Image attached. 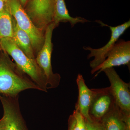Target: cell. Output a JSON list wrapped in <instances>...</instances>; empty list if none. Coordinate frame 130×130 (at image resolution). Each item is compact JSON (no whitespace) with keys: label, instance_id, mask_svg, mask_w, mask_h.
<instances>
[{"label":"cell","instance_id":"obj_1","mask_svg":"<svg viewBox=\"0 0 130 130\" xmlns=\"http://www.w3.org/2000/svg\"><path fill=\"white\" fill-rule=\"evenodd\" d=\"M9 56L2 50L0 52V94L16 96L26 90L41 91Z\"/></svg>","mask_w":130,"mask_h":130},{"label":"cell","instance_id":"obj_2","mask_svg":"<svg viewBox=\"0 0 130 130\" xmlns=\"http://www.w3.org/2000/svg\"><path fill=\"white\" fill-rule=\"evenodd\" d=\"M1 44L3 51L12 57L18 67L40 88L41 91L47 92L46 76L36 59L28 57L11 38H1Z\"/></svg>","mask_w":130,"mask_h":130},{"label":"cell","instance_id":"obj_3","mask_svg":"<svg viewBox=\"0 0 130 130\" xmlns=\"http://www.w3.org/2000/svg\"><path fill=\"white\" fill-rule=\"evenodd\" d=\"M10 13L19 27L29 35L36 56L44 43L45 32L36 26L19 0H8Z\"/></svg>","mask_w":130,"mask_h":130},{"label":"cell","instance_id":"obj_4","mask_svg":"<svg viewBox=\"0 0 130 130\" xmlns=\"http://www.w3.org/2000/svg\"><path fill=\"white\" fill-rule=\"evenodd\" d=\"M55 25L53 23L46 28L44 43L36 57L38 64L42 70L46 79L48 89L55 88L59 85L61 77L54 73L51 65V55L53 50L52 35Z\"/></svg>","mask_w":130,"mask_h":130},{"label":"cell","instance_id":"obj_5","mask_svg":"<svg viewBox=\"0 0 130 130\" xmlns=\"http://www.w3.org/2000/svg\"><path fill=\"white\" fill-rule=\"evenodd\" d=\"M19 100V95L0 94L3 110V130H29L21 114Z\"/></svg>","mask_w":130,"mask_h":130},{"label":"cell","instance_id":"obj_6","mask_svg":"<svg viewBox=\"0 0 130 130\" xmlns=\"http://www.w3.org/2000/svg\"><path fill=\"white\" fill-rule=\"evenodd\" d=\"M54 0H29L25 9L33 23L45 32L53 23Z\"/></svg>","mask_w":130,"mask_h":130},{"label":"cell","instance_id":"obj_7","mask_svg":"<svg viewBox=\"0 0 130 130\" xmlns=\"http://www.w3.org/2000/svg\"><path fill=\"white\" fill-rule=\"evenodd\" d=\"M96 21L100 24L102 26L109 27L111 34L109 41L102 47L95 49L89 46L83 47L85 50L90 51V53L88 56V59L94 57V59L90 63V66L92 70L97 67L105 60L108 53L113 47L121 35L130 26V20L116 26H110L100 20H96Z\"/></svg>","mask_w":130,"mask_h":130},{"label":"cell","instance_id":"obj_8","mask_svg":"<svg viewBox=\"0 0 130 130\" xmlns=\"http://www.w3.org/2000/svg\"><path fill=\"white\" fill-rule=\"evenodd\" d=\"M110 83V91L121 111L130 113L129 83L123 81L113 68L103 70Z\"/></svg>","mask_w":130,"mask_h":130},{"label":"cell","instance_id":"obj_9","mask_svg":"<svg viewBox=\"0 0 130 130\" xmlns=\"http://www.w3.org/2000/svg\"><path fill=\"white\" fill-rule=\"evenodd\" d=\"M130 41L121 39L116 42L108 53L105 60L97 67L91 70L92 74L97 72L95 77L107 68L126 65L130 69Z\"/></svg>","mask_w":130,"mask_h":130},{"label":"cell","instance_id":"obj_10","mask_svg":"<svg viewBox=\"0 0 130 130\" xmlns=\"http://www.w3.org/2000/svg\"><path fill=\"white\" fill-rule=\"evenodd\" d=\"M93 94L89 114L93 120L101 121L115 102L109 87L93 89Z\"/></svg>","mask_w":130,"mask_h":130},{"label":"cell","instance_id":"obj_11","mask_svg":"<svg viewBox=\"0 0 130 130\" xmlns=\"http://www.w3.org/2000/svg\"><path fill=\"white\" fill-rule=\"evenodd\" d=\"M100 121L105 130H130V113L122 112L116 102Z\"/></svg>","mask_w":130,"mask_h":130},{"label":"cell","instance_id":"obj_12","mask_svg":"<svg viewBox=\"0 0 130 130\" xmlns=\"http://www.w3.org/2000/svg\"><path fill=\"white\" fill-rule=\"evenodd\" d=\"M78 91L77 101L75 109L78 110L83 115L85 120L90 121L92 120L89 114V111L93 94V89L88 88L83 77L78 74L76 79Z\"/></svg>","mask_w":130,"mask_h":130},{"label":"cell","instance_id":"obj_13","mask_svg":"<svg viewBox=\"0 0 130 130\" xmlns=\"http://www.w3.org/2000/svg\"><path fill=\"white\" fill-rule=\"evenodd\" d=\"M13 34L12 39L17 46L28 57L32 59H36V54L30 38L26 32L19 27L13 17Z\"/></svg>","mask_w":130,"mask_h":130},{"label":"cell","instance_id":"obj_14","mask_svg":"<svg viewBox=\"0 0 130 130\" xmlns=\"http://www.w3.org/2000/svg\"><path fill=\"white\" fill-rule=\"evenodd\" d=\"M13 34V17L10 13L7 3L5 9L0 12V38H12Z\"/></svg>","mask_w":130,"mask_h":130},{"label":"cell","instance_id":"obj_15","mask_svg":"<svg viewBox=\"0 0 130 130\" xmlns=\"http://www.w3.org/2000/svg\"><path fill=\"white\" fill-rule=\"evenodd\" d=\"M72 115L75 119L74 130H86L85 119L81 113L75 109Z\"/></svg>","mask_w":130,"mask_h":130},{"label":"cell","instance_id":"obj_16","mask_svg":"<svg viewBox=\"0 0 130 130\" xmlns=\"http://www.w3.org/2000/svg\"><path fill=\"white\" fill-rule=\"evenodd\" d=\"M85 120L86 130H105L101 121L92 120L89 121Z\"/></svg>","mask_w":130,"mask_h":130},{"label":"cell","instance_id":"obj_17","mask_svg":"<svg viewBox=\"0 0 130 130\" xmlns=\"http://www.w3.org/2000/svg\"><path fill=\"white\" fill-rule=\"evenodd\" d=\"M75 119L73 115H70L68 120V130H74Z\"/></svg>","mask_w":130,"mask_h":130},{"label":"cell","instance_id":"obj_18","mask_svg":"<svg viewBox=\"0 0 130 130\" xmlns=\"http://www.w3.org/2000/svg\"><path fill=\"white\" fill-rule=\"evenodd\" d=\"M7 3H6L3 0H0V12L2 11L6 7Z\"/></svg>","mask_w":130,"mask_h":130},{"label":"cell","instance_id":"obj_19","mask_svg":"<svg viewBox=\"0 0 130 130\" xmlns=\"http://www.w3.org/2000/svg\"><path fill=\"white\" fill-rule=\"evenodd\" d=\"M29 0H19L20 3H21V6L24 8L27 5V3L29 1Z\"/></svg>","mask_w":130,"mask_h":130},{"label":"cell","instance_id":"obj_20","mask_svg":"<svg viewBox=\"0 0 130 130\" xmlns=\"http://www.w3.org/2000/svg\"><path fill=\"white\" fill-rule=\"evenodd\" d=\"M0 130H3V119H0Z\"/></svg>","mask_w":130,"mask_h":130},{"label":"cell","instance_id":"obj_21","mask_svg":"<svg viewBox=\"0 0 130 130\" xmlns=\"http://www.w3.org/2000/svg\"><path fill=\"white\" fill-rule=\"evenodd\" d=\"M2 50V49L1 46V38H0V52Z\"/></svg>","mask_w":130,"mask_h":130},{"label":"cell","instance_id":"obj_22","mask_svg":"<svg viewBox=\"0 0 130 130\" xmlns=\"http://www.w3.org/2000/svg\"><path fill=\"white\" fill-rule=\"evenodd\" d=\"M3 1L5 2V3H7L8 2V0H3Z\"/></svg>","mask_w":130,"mask_h":130}]
</instances>
